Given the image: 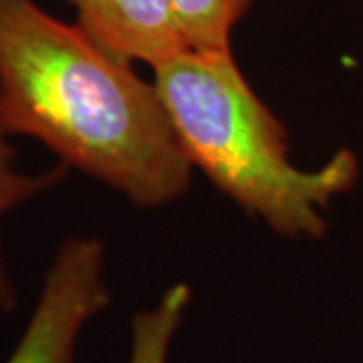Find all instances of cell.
Instances as JSON below:
<instances>
[{
    "instance_id": "obj_1",
    "label": "cell",
    "mask_w": 363,
    "mask_h": 363,
    "mask_svg": "<svg viewBox=\"0 0 363 363\" xmlns=\"http://www.w3.org/2000/svg\"><path fill=\"white\" fill-rule=\"evenodd\" d=\"M35 0H0V121L140 208L186 194L188 160L156 83Z\"/></svg>"
},
{
    "instance_id": "obj_2",
    "label": "cell",
    "mask_w": 363,
    "mask_h": 363,
    "mask_svg": "<svg viewBox=\"0 0 363 363\" xmlns=\"http://www.w3.org/2000/svg\"><path fill=\"white\" fill-rule=\"evenodd\" d=\"M152 69L186 156L222 194L281 236L327 234L329 206L359 180L353 150L341 147L317 169L297 168L283 123L248 85L233 51L184 49Z\"/></svg>"
},
{
    "instance_id": "obj_3",
    "label": "cell",
    "mask_w": 363,
    "mask_h": 363,
    "mask_svg": "<svg viewBox=\"0 0 363 363\" xmlns=\"http://www.w3.org/2000/svg\"><path fill=\"white\" fill-rule=\"evenodd\" d=\"M109 303L104 242L93 236L69 238L57 248L6 363H75L83 329Z\"/></svg>"
},
{
    "instance_id": "obj_4",
    "label": "cell",
    "mask_w": 363,
    "mask_h": 363,
    "mask_svg": "<svg viewBox=\"0 0 363 363\" xmlns=\"http://www.w3.org/2000/svg\"><path fill=\"white\" fill-rule=\"evenodd\" d=\"M77 25L128 61L157 63L188 49L172 0H67Z\"/></svg>"
},
{
    "instance_id": "obj_5",
    "label": "cell",
    "mask_w": 363,
    "mask_h": 363,
    "mask_svg": "<svg viewBox=\"0 0 363 363\" xmlns=\"http://www.w3.org/2000/svg\"><path fill=\"white\" fill-rule=\"evenodd\" d=\"M192 303L186 283L168 286L156 305L142 309L131 319L130 363H168L172 341Z\"/></svg>"
},
{
    "instance_id": "obj_6",
    "label": "cell",
    "mask_w": 363,
    "mask_h": 363,
    "mask_svg": "<svg viewBox=\"0 0 363 363\" xmlns=\"http://www.w3.org/2000/svg\"><path fill=\"white\" fill-rule=\"evenodd\" d=\"M67 172L69 168L63 164L40 174L21 172L14 166V150L9 143V131L4 130L0 121V222L11 210L65 180ZM14 305H16V289L13 285L11 272L6 269V259L0 240V313H11Z\"/></svg>"
},
{
    "instance_id": "obj_7",
    "label": "cell",
    "mask_w": 363,
    "mask_h": 363,
    "mask_svg": "<svg viewBox=\"0 0 363 363\" xmlns=\"http://www.w3.org/2000/svg\"><path fill=\"white\" fill-rule=\"evenodd\" d=\"M252 0H172L174 16L188 49L233 51L234 26Z\"/></svg>"
}]
</instances>
